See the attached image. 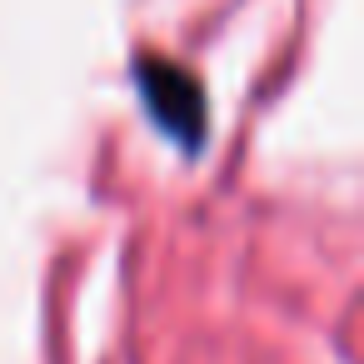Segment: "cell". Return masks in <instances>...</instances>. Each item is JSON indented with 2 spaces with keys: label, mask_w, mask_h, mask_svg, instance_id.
<instances>
[{
  "label": "cell",
  "mask_w": 364,
  "mask_h": 364,
  "mask_svg": "<svg viewBox=\"0 0 364 364\" xmlns=\"http://www.w3.org/2000/svg\"><path fill=\"white\" fill-rule=\"evenodd\" d=\"M140 90H145V105L155 110V120L185 145L195 150L200 135H205V100H200V85L170 65V60H140Z\"/></svg>",
  "instance_id": "1"
}]
</instances>
